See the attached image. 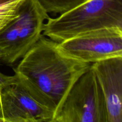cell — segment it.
Masks as SVG:
<instances>
[{"mask_svg": "<svg viewBox=\"0 0 122 122\" xmlns=\"http://www.w3.org/2000/svg\"><path fill=\"white\" fill-rule=\"evenodd\" d=\"M57 44L42 35L13 69L18 83L55 117L75 82L91 66L64 54Z\"/></svg>", "mask_w": 122, "mask_h": 122, "instance_id": "cell-1", "label": "cell"}, {"mask_svg": "<svg viewBox=\"0 0 122 122\" xmlns=\"http://www.w3.org/2000/svg\"><path fill=\"white\" fill-rule=\"evenodd\" d=\"M107 27L122 29V0H86L57 17H48L42 35L61 42Z\"/></svg>", "mask_w": 122, "mask_h": 122, "instance_id": "cell-2", "label": "cell"}, {"mask_svg": "<svg viewBox=\"0 0 122 122\" xmlns=\"http://www.w3.org/2000/svg\"><path fill=\"white\" fill-rule=\"evenodd\" d=\"M48 17L38 0H25L17 15L0 31V60L12 64L21 59L42 36Z\"/></svg>", "mask_w": 122, "mask_h": 122, "instance_id": "cell-3", "label": "cell"}, {"mask_svg": "<svg viewBox=\"0 0 122 122\" xmlns=\"http://www.w3.org/2000/svg\"><path fill=\"white\" fill-rule=\"evenodd\" d=\"M54 122H108L104 97L91 67L75 82Z\"/></svg>", "mask_w": 122, "mask_h": 122, "instance_id": "cell-4", "label": "cell"}, {"mask_svg": "<svg viewBox=\"0 0 122 122\" xmlns=\"http://www.w3.org/2000/svg\"><path fill=\"white\" fill-rule=\"evenodd\" d=\"M60 51L74 59L92 64L122 57V29L107 27L58 42Z\"/></svg>", "mask_w": 122, "mask_h": 122, "instance_id": "cell-5", "label": "cell"}, {"mask_svg": "<svg viewBox=\"0 0 122 122\" xmlns=\"http://www.w3.org/2000/svg\"><path fill=\"white\" fill-rule=\"evenodd\" d=\"M53 112L36 101L19 83L0 92V121L54 122Z\"/></svg>", "mask_w": 122, "mask_h": 122, "instance_id": "cell-6", "label": "cell"}, {"mask_svg": "<svg viewBox=\"0 0 122 122\" xmlns=\"http://www.w3.org/2000/svg\"><path fill=\"white\" fill-rule=\"evenodd\" d=\"M103 93L108 122H122V57L91 64Z\"/></svg>", "mask_w": 122, "mask_h": 122, "instance_id": "cell-7", "label": "cell"}, {"mask_svg": "<svg viewBox=\"0 0 122 122\" xmlns=\"http://www.w3.org/2000/svg\"><path fill=\"white\" fill-rule=\"evenodd\" d=\"M46 13H62L66 12L86 0H38Z\"/></svg>", "mask_w": 122, "mask_h": 122, "instance_id": "cell-8", "label": "cell"}, {"mask_svg": "<svg viewBox=\"0 0 122 122\" xmlns=\"http://www.w3.org/2000/svg\"><path fill=\"white\" fill-rule=\"evenodd\" d=\"M25 0H0V31L17 15L19 8Z\"/></svg>", "mask_w": 122, "mask_h": 122, "instance_id": "cell-9", "label": "cell"}, {"mask_svg": "<svg viewBox=\"0 0 122 122\" xmlns=\"http://www.w3.org/2000/svg\"><path fill=\"white\" fill-rule=\"evenodd\" d=\"M18 83V80L15 75L8 76L0 72V92L5 87Z\"/></svg>", "mask_w": 122, "mask_h": 122, "instance_id": "cell-10", "label": "cell"}, {"mask_svg": "<svg viewBox=\"0 0 122 122\" xmlns=\"http://www.w3.org/2000/svg\"><path fill=\"white\" fill-rule=\"evenodd\" d=\"M1 57H2V54H1V52H0V60H1Z\"/></svg>", "mask_w": 122, "mask_h": 122, "instance_id": "cell-11", "label": "cell"}, {"mask_svg": "<svg viewBox=\"0 0 122 122\" xmlns=\"http://www.w3.org/2000/svg\"><path fill=\"white\" fill-rule=\"evenodd\" d=\"M0 122H1V121H0Z\"/></svg>", "mask_w": 122, "mask_h": 122, "instance_id": "cell-12", "label": "cell"}]
</instances>
